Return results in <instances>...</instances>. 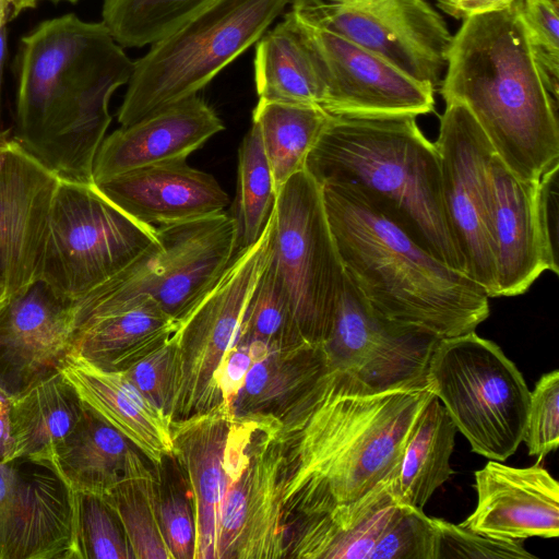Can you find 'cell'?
Instances as JSON below:
<instances>
[{"mask_svg": "<svg viewBox=\"0 0 559 559\" xmlns=\"http://www.w3.org/2000/svg\"><path fill=\"white\" fill-rule=\"evenodd\" d=\"M432 395L427 384L376 392L331 370L278 417L285 542L322 520L340 524L392 486L407 437Z\"/></svg>", "mask_w": 559, "mask_h": 559, "instance_id": "6da1fadb", "label": "cell"}, {"mask_svg": "<svg viewBox=\"0 0 559 559\" xmlns=\"http://www.w3.org/2000/svg\"><path fill=\"white\" fill-rule=\"evenodd\" d=\"M133 64L102 22L72 13L41 22L20 41L11 138L60 179L94 183L109 100Z\"/></svg>", "mask_w": 559, "mask_h": 559, "instance_id": "7a4b0ae2", "label": "cell"}, {"mask_svg": "<svg viewBox=\"0 0 559 559\" xmlns=\"http://www.w3.org/2000/svg\"><path fill=\"white\" fill-rule=\"evenodd\" d=\"M520 2L463 21L452 35L439 87L445 104L465 106L511 173L538 181L559 164L558 102L527 37Z\"/></svg>", "mask_w": 559, "mask_h": 559, "instance_id": "3957f363", "label": "cell"}, {"mask_svg": "<svg viewBox=\"0 0 559 559\" xmlns=\"http://www.w3.org/2000/svg\"><path fill=\"white\" fill-rule=\"evenodd\" d=\"M322 191L345 274L376 311L439 338L474 332L488 318L480 285L436 259L359 191Z\"/></svg>", "mask_w": 559, "mask_h": 559, "instance_id": "277c9868", "label": "cell"}, {"mask_svg": "<svg viewBox=\"0 0 559 559\" xmlns=\"http://www.w3.org/2000/svg\"><path fill=\"white\" fill-rule=\"evenodd\" d=\"M305 169L321 186L359 191L436 259L466 274L443 198L440 156L416 116L330 115Z\"/></svg>", "mask_w": 559, "mask_h": 559, "instance_id": "5b68a950", "label": "cell"}, {"mask_svg": "<svg viewBox=\"0 0 559 559\" xmlns=\"http://www.w3.org/2000/svg\"><path fill=\"white\" fill-rule=\"evenodd\" d=\"M292 0H217L151 45L133 64L121 127L194 96L255 44Z\"/></svg>", "mask_w": 559, "mask_h": 559, "instance_id": "8992f818", "label": "cell"}, {"mask_svg": "<svg viewBox=\"0 0 559 559\" xmlns=\"http://www.w3.org/2000/svg\"><path fill=\"white\" fill-rule=\"evenodd\" d=\"M425 380L473 452L504 462L523 442L531 391L493 342L475 331L440 338Z\"/></svg>", "mask_w": 559, "mask_h": 559, "instance_id": "52a82bcc", "label": "cell"}, {"mask_svg": "<svg viewBox=\"0 0 559 559\" xmlns=\"http://www.w3.org/2000/svg\"><path fill=\"white\" fill-rule=\"evenodd\" d=\"M156 240L155 228L128 215L94 183L59 178L39 280L73 302L122 271Z\"/></svg>", "mask_w": 559, "mask_h": 559, "instance_id": "ba28073f", "label": "cell"}, {"mask_svg": "<svg viewBox=\"0 0 559 559\" xmlns=\"http://www.w3.org/2000/svg\"><path fill=\"white\" fill-rule=\"evenodd\" d=\"M269 265L285 289L302 337L321 345L343 293L345 271L322 186L306 170L277 191Z\"/></svg>", "mask_w": 559, "mask_h": 559, "instance_id": "9c48e42d", "label": "cell"}, {"mask_svg": "<svg viewBox=\"0 0 559 559\" xmlns=\"http://www.w3.org/2000/svg\"><path fill=\"white\" fill-rule=\"evenodd\" d=\"M156 242L99 289L123 310L151 298L180 326L237 252V223L225 212L155 228Z\"/></svg>", "mask_w": 559, "mask_h": 559, "instance_id": "30bf717a", "label": "cell"}, {"mask_svg": "<svg viewBox=\"0 0 559 559\" xmlns=\"http://www.w3.org/2000/svg\"><path fill=\"white\" fill-rule=\"evenodd\" d=\"M273 415L234 416L224 453L217 559L285 558L284 452Z\"/></svg>", "mask_w": 559, "mask_h": 559, "instance_id": "8fae6325", "label": "cell"}, {"mask_svg": "<svg viewBox=\"0 0 559 559\" xmlns=\"http://www.w3.org/2000/svg\"><path fill=\"white\" fill-rule=\"evenodd\" d=\"M273 214V212H272ZM233 261L177 332V391L171 419L206 413L222 402L217 377L270 258L274 217Z\"/></svg>", "mask_w": 559, "mask_h": 559, "instance_id": "7c38bea8", "label": "cell"}, {"mask_svg": "<svg viewBox=\"0 0 559 559\" xmlns=\"http://www.w3.org/2000/svg\"><path fill=\"white\" fill-rule=\"evenodd\" d=\"M290 8L435 90L440 85L452 34L427 0H292Z\"/></svg>", "mask_w": 559, "mask_h": 559, "instance_id": "4fadbf2b", "label": "cell"}, {"mask_svg": "<svg viewBox=\"0 0 559 559\" xmlns=\"http://www.w3.org/2000/svg\"><path fill=\"white\" fill-rule=\"evenodd\" d=\"M312 56L324 85L322 105L334 116L427 115L435 88L374 53L289 9L284 14Z\"/></svg>", "mask_w": 559, "mask_h": 559, "instance_id": "5bb4252c", "label": "cell"}, {"mask_svg": "<svg viewBox=\"0 0 559 559\" xmlns=\"http://www.w3.org/2000/svg\"><path fill=\"white\" fill-rule=\"evenodd\" d=\"M435 145L447 212L466 274L489 298L498 297L490 182L495 151L471 112L457 103L445 104Z\"/></svg>", "mask_w": 559, "mask_h": 559, "instance_id": "9a60e30c", "label": "cell"}, {"mask_svg": "<svg viewBox=\"0 0 559 559\" xmlns=\"http://www.w3.org/2000/svg\"><path fill=\"white\" fill-rule=\"evenodd\" d=\"M439 340L425 330L380 314L346 276L321 347L331 370L378 392L426 384L428 361Z\"/></svg>", "mask_w": 559, "mask_h": 559, "instance_id": "2e32d148", "label": "cell"}, {"mask_svg": "<svg viewBox=\"0 0 559 559\" xmlns=\"http://www.w3.org/2000/svg\"><path fill=\"white\" fill-rule=\"evenodd\" d=\"M0 463V559H69L71 493L48 466Z\"/></svg>", "mask_w": 559, "mask_h": 559, "instance_id": "e0dca14e", "label": "cell"}, {"mask_svg": "<svg viewBox=\"0 0 559 559\" xmlns=\"http://www.w3.org/2000/svg\"><path fill=\"white\" fill-rule=\"evenodd\" d=\"M59 177L9 138L0 154V280L9 299L39 280Z\"/></svg>", "mask_w": 559, "mask_h": 559, "instance_id": "ac0fdd59", "label": "cell"}, {"mask_svg": "<svg viewBox=\"0 0 559 559\" xmlns=\"http://www.w3.org/2000/svg\"><path fill=\"white\" fill-rule=\"evenodd\" d=\"M72 301L41 280L0 310V389L15 396L58 371L72 349Z\"/></svg>", "mask_w": 559, "mask_h": 559, "instance_id": "d6986e66", "label": "cell"}, {"mask_svg": "<svg viewBox=\"0 0 559 559\" xmlns=\"http://www.w3.org/2000/svg\"><path fill=\"white\" fill-rule=\"evenodd\" d=\"M477 503L460 525L485 536L522 540L559 534V485L538 463L512 467L489 460L475 472Z\"/></svg>", "mask_w": 559, "mask_h": 559, "instance_id": "ffe728a7", "label": "cell"}, {"mask_svg": "<svg viewBox=\"0 0 559 559\" xmlns=\"http://www.w3.org/2000/svg\"><path fill=\"white\" fill-rule=\"evenodd\" d=\"M224 130L215 110L198 95L120 127L104 139L93 167L94 183L163 163L186 160Z\"/></svg>", "mask_w": 559, "mask_h": 559, "instance_id": "44dd1931", "label": "cell"}, {"mask_svg": "<svg viewBox=\"0 0 559 559\" xmlns=\"http://www.w3.org/2000/svg\"><path fill=\"white\" fill-rule=\"evenodd\" d=\"M94 185L128 215L153 228L224 212L229 202L212 175L186 160L133 169Z\"/></svg>", "mask_w": 559, "mask_h": 559, "instance_id": "7402d4cb", "label": "cell"}, {"mask_svg": "<svg viewBox=\"0 0 559 559\" xmlns=\"http://www.w3.org/2000/svg\"><path fill=\"white\" fill-rule=\"evenodd\" d=\"M233 417L219 404L170 424L173 457L178 461L191 492L195 559H217L225 492L224 453Z\"/></svg>", "mask_w": 559, "mask_h": 559, "instance_id": "603a6c76", "label": "cell"}, {"mask_svg": "<svg viewBox=\"0 0 559 559\" xmlns=\"http://www.w3.org/2000/svg\"><path fill=\"white\" fill-rule=\"evenodd\" d=\"M491 228L498 297L518 296L547 271L536 216L538 181L490 159Z\"/></svg>", "mask_w": 559, "mask_h": 559, "instance_id": "cb8c5ba5", "label": "cell"}, {"mask_svg": "<svg viewBox=\"0 0 559 559\" xmlns=\"http://www.w3.org/2000/svg\"><path fill=\"white\" fill-rule=\"evenodd\" d=\"M59 371L90 411L118 430L156 467L173 457L171 419L122 371L105 370L73 352Z\"/></svg>", "mask_w": 559, "mask_h": 559, "instance_id": "d4e9b609", "label": "cell"}, {"mask_svg": "<svg viewBox=\"0 0 559 559\" xmlns=\"http://www.w3.org/2000/svg\"><path fill=\"white\" fill-rule=\"evenodd\" d=\"M142 456L126 437L85 406L81 421L49 467L70 490L103 498L126 480L154 475Z\"/></svg>", "mask_w": 559, "mask_h": 559, "instance_id": "484cf974", "label": "cell"}, {"mask_svg": "<svg viewBox=\"0 0 559 559\" xmlns=\"http://www.w3.org/2000/svg\"><path fill=\"white\" fill-rule=\"evenodd\" d=\"M84 412L59 370L11 396L8 462L25 459L49 467Z\"/></svg>", "mask_w": 559, "mask_h": 559, "instance_id": "4316f807", "label": "cell"}, {"mask_svg": "<svg viewBox=\"0 0 559 559\" xmlns=\"http://www.w3.org/2000/svg\"><path fill=\"white\" fill-rule=\"evenodd\" d=\"M180 324L151 299L72 330L71 352L93 365L123 371L169 342Z\"/></svg>", "mask_w": 559, "mask_h": 559, "instance_id": "83f0119b", "label": "cell"}, {"mask_svg": "<svg viewBox=\"0 0 559 559\" xmlns=\"http://www.w3.org/2000/svg\"><path fill=\"white\" fill-rule=\"evenodd\" d=\"M321 345L304 343L254 359L233 405V415L282 416L328 372Z\"/></svg>", "mask_w": 559, "mask_h": 559, "instance_id": "f1b7e54d", "label": "cell"}, {"mask_svg": "<svg viewBox=\"0 0 559 559\" xmlns=\"http://www.w3.org/2000/svg\"><path fill=\"white\" fill-rule=\"evenodd\" d=\"M456 428L432 395L419 413L405 442L391 492L396 503L423 510L432 493L454 473L450 457Z\"/></svg>", "mask_w": 559, "mask_h": 559, "instance_id": "f546056e", "label": "cell"}, {"mask_svg": "<svg viewBox=\"0 0 559 559\" xmlns=\"http://www.w3.org/2000/svg\"><path fill=\"white\" fill-rule=\"evenodd\" d=\"M254 83L259 99L322 108L324 85L311 53L283 19L255 43Z\"/></svg>", "mask_w": 559, "mask_h": 559, "instance_id": "4dcf8cb0", "label": "cell"}, {"mask_svg": "<svg viewBox=\"0 0 559 559\" xmlns=\"http://www.w3.org/2000/svg\"><path fill=\"white\" fill-rule=\"evenodd\" d=\"M329 117L319 106L258 100L252 122L260 130L276 191L305 169Z\"/></svg>", "mask_w": 559, "mask_h": 559, "instance_id": "1f68e13d", "label": "cell"}, {"mask_svg": "<svg viewBox=\"0 0 559 559\" xmlns=\"http://www.w3.org/2000/svg\"><path fill=\"white\" fill-rule=\"evenodd\" d=\"M217 0H104L102 23L127 48L162 39Z\"/></svg>", "mask_w": 559, "mask_h": 559, "instance_id": "d6a6232c", "label": "cell"}, {"mask_svg": "<svg viewBox=\"0 0 559 559\" xmlns=\"http://www.w3.org/2000/svg\"><path fill=\"white\" fill-rule=\"evenodd\" d=\"M276 193L260 130L252 122L238 155L237 251L261 236L273 212Z\"/></svg>", "mask_w": 559, "mask_h": 559, "instance_id": "836d02e7", "label": "cell"}, {"mask_svg": "<svg viewBox=\"0 0 559 559\" xmlns=\"http://www.w3.org/2000/svg\"><path fill=\"white\" fill-rule=\"evenodd\" d=\"M158 497L154 475L126 480L103 497L117 515L133 558L173 559L159 523Z\"/></svg>", "mask_w": 559, "mask_h": 559, "instance_id": "e575fe53", "label": "cell"}, {"mask_svg": "<svg viewBox=\"0 0 559 559\" xmlns=\"http://www.w3.org/2000/svg\"><path fill=\"white\" fill-rule=\"evenodd\" d=\"M238 341L254 342L272 350L308 343L297 326L285 289L269 262L247 306Z\"/></svg>", "mask_w": 559, "mask_h": 559, "instance_id": "d590c367", "label": "cell"}, {"mask_svg": "<svg viewBox=\"0 0 559 559\" xmlns=\"http://www.w3.org/2000/svg\"><path fill=\"white\" fill-rule=\"evenodd\" d=\"M70 493L69 559H132L122 526L107 502L93 495L72 490Z\"/></svg>", "mask_w": 559, "mask_h": 559, "instance_id": "8d00e7d4", "label": "cell"}, {"mask_svg": "<svg viewBox=\"0 0 559 559\" xmlns=\"http://www.w3.org/2000/svg\"><path fill=\"white\" fill-rule=\"evenodd\" d=\"M391 488L372 501L346 528L330 530L314 559H369L395 510Z\"/></svg>", "mask_w": 559, "mask_h": 559, "instance_id": "74e56055", "label": "cell"}, {"mask_svg": "<svg viewBox=\"0 0 559 559\" xmlns=\"http://www.w3.org/2000/svg\"><path fill=\"white\" fill-rule=\"evenodd\" d=\"M438 533L423 510L396 504L369 559H437Z\"/></svg>", "mask_w": 559, "mask_h": 559, "instance_id": "f35d334b", "label": "cell"}, {"mask_svg": "<svg viewBox=\"0 0 559 559\" xmlns=\"http://www.w3.org/2000/svg\"><path fill=\"white\" fill-rule=\"evenodd\" d=\"M559 0H521V16L548 90L558 102Z\"/></svg>", "mask_w": 559, "mask_h": 559, "instance_id": "ab89813d", "label": "cell"}, {"mask_svg": "<svg viewBox=\"0 0 559 559\" xmlns=\"http://www.w3.org/2000/svg\"><path fill=\"white\" fill-rule=\"evenodd\" d=\"M523 441L537 462L559 445L558 370L544 373L531 392Z\"/></svg>", "mask_w": 559, "mask_h": 559, "instance_id": "60d3db41", "label": "cell"}, {"mask_svg": "<svg viewBox=\"0 0 559 559\" xmlns=\"http://www.w3.org/2000/svg\"><path fill=\"white\" fill-rule=\"evenodd\" d=\"M438 533L437 559H533L521 540L481 535L460 524L432 518Z\"/></svg>", "mask_w": 559, "mask_h": 559, "instance_id": "b9f144b4", "label": "cell"}, {"mask_svg": "<svg viewBox=\"0 0 559 559\" xmlns=\"http://www.w3.org/2000/svg\"><path fill=\"white\" fill-rule=\"evenodd\" d=\"M122 372L156 408L171 419L177 391V333L169 342Z\"/></svg>", "mask_w": 559, "mask_h": 559, "instance_id": "7bdbcfd3", "label": "cell"}, {"mask_svg": "<svg viewBox=\"0 0 559 559\" xmlns=\"http://www.w3.org/2000/svg\"><path fill=\"white\" fill-rule=\"evenodd\" d=\"M158 518L173 559H195V523L191 499L175 488L160 490Z\"/></svg>", "mask_w": 559, "mask_h": 559, "instance_id": "ee69618b", "label": "cell"}, {"mask_svg": "<svg viewBox=\"0 0 559 559\" xmlns=\"http://www.w3.org/2000/svg\"><path fill=\"white\" fill-rule=\"evenodd\" d=\"M558 171L559 164L538 180L536 197L537 225L547 271L559 273L558 262Z\"/></svg>", "mask_w": 559, "mask_h": 559, "instance_id": "f6af8a7d", "label": "cell"}, {"mask_svg": "<svg viewBox=\"0 0 559 559\" xmlns=\"http://www.w3.org/2000/svg\"><path fill=\"white\" fill-rule=\"evenodd\" d=\"M252 365L249 347L243 342L228 352L221 366L217 385L221 393V404L233 414V405L242 388L247 372Z\"/></svg>", "mask_w": 559, "mask_h": 559, "instance_id": "bcb514c9", "label": "cell"}, {"mask_svg": "<svg viewBox=\"0 0 559 559\" xmlns=\"http://www.w3.org/2000/svg\"><path fill=\"white\" fill-rule=\"evenodd\" d=\"M438 7L456 20L504 10L518 0H436Z\"/></svg>", "mask_w": 559, "mask_h": 559, "instance_id": "7dc6e473", "label": "cell"}, {"mask_svg": "<svg viewBox=\"0 0 559 559\" xmlns=\"http://www.w3.org/2000/svg\"><path fill=\"white\" fill-rule=\"evenodd\" d=\"M11 396L0 389V463H7L10 453Z\"/></svg>", "mask_w": 559, "mask_h": 559, "instance_id": "c3c4849f", "label": "cell"}, {"mask_svg": "<svg viewBox=\"0 0 559 559\" xmlns=\"http://www.w3.org/2000/svg\"><path fill=\"white\" fill-rule=\"evenodd\" d=\"M37 0H0V29L17 17L23 11L33 9Z\"/></svg>", "mask_w": 559, "mask_h": 559, "instance_id": "681fc988", "label": "cell"}, {"mask_svg": "<svg viewBox=\"0 0 559 559\" xmlns=\"http://www.w3.org/2000/svg\"><path fill=\"white\" fill-rule=\"evenodd\" d=\"M7 53V27L0 29V126H1V91H2V76L3 67Z\"/></svg>", "mask_w": 559, "mask_h": 559, "instance_id": "f907efd6", "label": "cell"}, {"mask_svg": "<svg viewBox=\"0 0 559 559\" xmlns=\"http://www.w3.org/2000/svg\"><path fill=\"white\" fill-rule=\"evenodd\" d=\"M9 301V297L7 290L0 280V310L4 307V305Z\"/></svg>", "mask_w": 559, "mask_h": 559, "instance_id": "816d5d0a", "label": "cell"}, {"mask_svg": "<svg viewBox=\"0 0 559 559\" xmlns=\"http://www.w3.org/2000/svg\"><path fill=\"white\" fill-rule=\"evenodd\" d=\"M8 131H1L0 132V154L5 145V142L8 141L9 136L7 135Z\"/></svg>", "mask_w": 559, "mask_h": 559, "instance_id": "f5cc1de1", "label": "cell"}, {"mask_svg": "<svg viewBox=\"0 0 559 559\" xmlns=\"http://www.w3.org/2000/svg\"><path fill=\"white\" fill-rule=\"evenodd\" d=\"M47 1H50V2H53V3H58V2H61V1H67V2H70V3H75L79 0H47Z\"/></svg>", "mask_w": 559, "mask_h": 559, "instance_id": "db71d44e", "label": "cell"}]
</instances>
